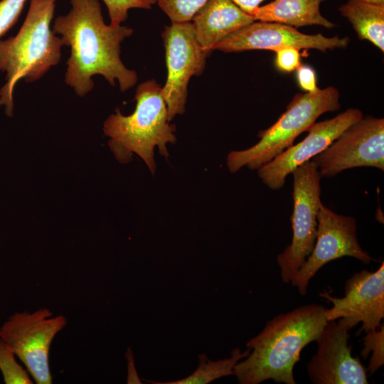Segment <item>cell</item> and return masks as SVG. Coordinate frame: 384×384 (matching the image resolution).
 <instances>
[{
	"instance_id": "cell-1",
	"label": "cell",
	"mask_w": 384,
	"mask_h": 384,
	"mask_svg": "<svg viewBox=\"0 0 384 384\" xmlns=\"http://www.w3.org/2000/svg\"><path fill=\"white\" fill-rule=\"evenodd\" d=\"M70 11L58 16L53 31L63 46L70 47L65 82L80 97L94 87L92 77L102 75L111 85L119 82L121 91L132 88L137 74L120 58L121 43L131 36L127 26L107 25L98 0H71Z\"/></svg>"
},
{
	"instance_id": "cell-2",
	"label": "cell",
	"mask_w": 384,
	"mask_h": 384,
	"mask_svg": "<svg viewBox=\"0 0 384 384\" xmlns=\"http://www.w3.org/2000/svg\"><path fill=\"white\" fill-rule=\"evenodd\" d=\"M322 305L311 304L277 315L260 334L250 339L249 355L239 361L233 375L240 384H258L267 380L297 384L293 370L302 350L316 341L327 323Z\"/></svg>"
},
{
	"instance_id": "cell-3",
	"label": "cell",
	"mask_w": 384,
	"mask_h": 384,
	"mask_svg": "<svg viewBox=\"0 0 384 384\" xmlns=\"http://www.w3.org/2000/svg\"><path fill=\"white\" fill-rule=\"evenodd\" d=\"M56 0H31L26 17L18 33L0 41V73L5 83L0 89V105L9 117L14 114V92L20 80L33 82L58 64L63 46L50 29Z\"/></svg>"
},
{
	"instance_id": "cell-4",
	"label": "cell",
	"mask_w": 384,
	"mask_h": 384,
	"mask_svg": "<svg viewBox=\"0 0 384 384\" xmlns=\"http://www.w3.org/2000/svg\"><path fill=\"white\" fill-rule=\"evenodd\" d=\"M134 99L133 113L124 116L117 110L105 122L103 131L110 138L109 146L119 162H129L136 154L154 174V149L158 147L161 155L169 156L166 146L176 142V127L169 123L162 87L154 79L139 84Z\"/></svg>"
},
{
	"instance_id": "cell-5",
	"label": "cell",
	"mask_w": 384,
	"mask_h": 384,
	"mask_svg": "<svg viewBox=\"0 0 384 384\" xmlns=\"http://www.w3.org/2000/svg\"><path fill=\"white\" fill-rule=\"evenodd\" d=\"M339 97L338 90L332 86L297 93L277 122L258 133L260 139L257 144L228 154L229 171L235 173L243 166L257 170L292 146L294 139L302 132H308L319 116L339 110Z\"/></svg>"
},
{
	"instance_id": "cell-6",
	"label": "cell",
	"mask_w": 384,
	"mask_h": 384,
	"mask_svg": "<svg viewBox=\"0 0 384 384\" xmlns=\"http://www.w3.org/2000/svg\"><path fill=\"white\" fill-rule=\"evenodd\" d=\"M293 175V231L291 243L277 256L283 282L289 283L311 252L316 237L317 213L321 201L320 176L316 164L307 161Z\"/></svg>"
},
{
	"instance_id": "cell-7",
	"label": "cell",
	"mask_w": 384,
	"mask_h": 384,
	"mask_svg": "<svg viewBox=\"0 0 384 384\" xmlns=\"http://www.w3.org/2000/svg\"><path fill=\"white\" fill-rule=\"evenodd\" d=\"M63 315L48 308L12 314L0 327V338L11 348L38 384H50L49 352L55 335L66 325Z\"/></svg>"
},
{
	"instance_id": "cell-8",
	"label": "cell",
	"mask_w": 384,
	"mask_h": 384,
	"mask_svg": "<svg viewBox=\"0 0 384 384\" xmlns=\"http://www.w3.org/2000/svg\"><path fill=\"white\" fill-rule=\"evenodd\" d=\"M311 160L321 178H331L355 167L384 171V119L363 117Z\"/></svg>"
},
{
	"instance_id": "cell-9",
	"label": "cell",
	"mask_w": 384,
	"mask_h": 384,
	"mask_svg": "<svg viewBox=\"0 0 384 384\" xmlns=\"http://www.w3.org/2000/svg\"><path fill=\"white\" fill-rule=\"evenodd\" d=\"M167 78L162 87L169 121L186 110L188 85L193 75H201L210 53L198 42L191 21L171 22L162 32Z\"/></svg>"
},
{
	"instance_id": "cell-10",
	"label": "cell",
	"mask_w": 384,
	"mask_h": 384,
	"mask_svg": "<svg viewBox=\"0 0 384 384\" xmlns=\"http://www.w3.org/2000/svg\"><path fill=\"white\" fill-rule=\"evenodd\" d=\"M316 219L314 248L289 282L302 296L306 294L310 280L329 262L346 256L354 257L365 265L375 260L358 242L353 217L336 213L321 203Z\"/></svg>"
},
{
	"instance_id": "cell-11",
	"label": "cell",
	"mask_w": 384,
	"mask_h": 384,
	"mask_svg": "<svg viewBox=\"0 0 384 384\" xmlns=\"http://www.w3.org/2000/svg\"><path fill=\"white\" fill-rule=\"evenodd\" d=\"M319 295L333 304L325 309L327 321L338 319L350 329L361 323L356 334L375 331L384 318V262L376 271L354 273L346 281L344 297H333L326 290Z\"/></svg>"
},
{
	"instance_id": "cell-12",
	"label": "cell",
	"mask_w": 384,
	"mask_h": 384,
	"mask_svg": "<svg viewBox=\"0 0 384 384\" xmlns=\"http://www.w3.org/2000/svg\"><path fill=\"white\" fill-rule=\"evenodd\" d=\"M348 37H326L321 33L305 34L295 27L277 22L253 21L218 43L213 50L225 53L250 50L276 52L285 48L316 49L322 52L346 48Z\"/></svg>"
},
{
	"instance_id": "cell-13",
	"label": "cell",
	"mask_w": 384,
	"mask_h": 384,
	"mask_svg": "<svg viewBox=\"0 0 384 384\" xmlns=\"http://www.w3.org/2000/svg\"><path fill=\"white\" fill-rule=\"evenodd\" d=\"M350 329L339 321H328L316 342V353L306 365L314 384H367V370L351 354Z\"/></svg>"
},
{
	"instance_id": "cell-14",
	"label": "cell",
	"mask_w": 384,
	"mask_h": 384,
	"mask_svg": "<svg viewBox=\"0 0 384 384\" xmlns=\"http://www.w3.org/2000/svg\"><path fill=\"white\" fill-rule=\"evenodd\" d=\"M363 117L357 108H348L337 116L314 123L307 136L296 145L283 151L257 169L262 183L272 190H279L287 176L298 166L324 151L346 129Z\"/></svg>"
},
{
	"instance_id": "cell-15",
	"label": "cell",
	"mask_w": 384,
	"mask_h": 384,
	"mask_svg": "<svg viewBox=\"0 0 384 384\" xmlns=\"http://www.w3.org/2000/svg\"><path fill=\"white\" fill-rule=\"evenodd\" d=\"M191 21L198 42L210 53L218 43L255 19L231 0H208Z\"/></svg>"
},
{
	"instance_id": "cell-16",
	"label": "cell",
	"mask_w": 384,
	"mask_h": 384,
	"mask_svg": "<svg viewBox=\"0 0 384 384\" xmlns=\"http://www.w3.org/2000/svg\"><path fill=\"white\" fill-rule=\"evenodd\" d=\"M324 1L274 0L259 6L252 16L255 21L277 22L293 27L318 25L331 28L336 25L320 12V5Z\"/></svg>"
},
{
	"instance_id": "cell-17",
	"label": "cell",
	"mask_w": 384,
	"mask_h": 384,
	"mask_svg": "<svg viewBox=\"0 0 384 384\" xmlns=\"http://www.w3.org/2000/svg\"><path fill=\"white\" fill-rule=\"evenodd\" d=\"M338 10L360 39L369 41L384 52V4L348 0Z\"/></svg>"
},
{
	"instance_id": "cell-18",
	"label": "cell",
	"mask_w": 384,
	"mask_h": 384,
	"mask_svg": "<svg viewBox=\"0 0 384 384\" xmlns=\"http://www.w3.org/2000/svg\"><path fill=\"white\" fill-rule=\"evenodd\" d=\"M250 349L242 352L239 347L235 348L227 358L211 361L205 353L198 355L199 363L194 372L186 378L170 382H155L153 384H207L222 377L233 375V369L238 362L246 358Z\"/></svg>"
},
{
	"instance_id": "cell-19",
	"label": "cell",
	"mask_w": 384,
	"mask_h": 384,
	"mask_svg": "<svg viewBox=\"0 0 384 384\" xmlns=\"http://www.w3.org/2000/svg\"><path fill=\"white\" fill-rule=\"evenodd\" d=\"M9 346L0 338V371L6 384H31L33 381L26 369L16 359Z\"/></svg>"
},
{
	"instance_id": "cell-20",
	"label": "cell",
	"mask_w": 384,
	"mask_h": 384,
	"mask_svg": "<svg viewBox=\"0 0 384 384\" xmlns=\"http://www.w3.org/2000/svg\"><path fill=\"white\" fill-rule=\"evenodd\" d=\"M208 0H157L161 9L171 22L191 21L196 12Z\"/></svg>"
},
{
	"instance_id": "cell-21",
	"label": "cell",
	"mask_w": 384,
	"mask_h": 384,
	"mask_svg": "<svg viewBox=\"0 0 384 384\" xmlns=\"http://www.w3.org/2000/svg\"><path fill=\"white\" fill-rule=\"evenodd\" d=\"M363 338V348L361 356L366 359L370 351H373L369 361L367 371L370 374L375 373L384 364V325L375 330L366 332Z\"/></svg>"
},
{
	"instance_id": "cell-22",
	"label": "cell",
	"mask_w": 384,
	"mask_h": 384,
	"mask_svg": "<svg viewBox=\"0 0 384 384\" xmlns=\"http://www.w3.org/2000/svg\"><path fill=\"white\" fill-rule=\"evenodd\" d=\"M108 9L110 24L119 26L126 21L131 9H150L151 5L146 0H102Z\"/></svg>"
},
{
	"instance_id": "cell-23",
	"label": "cell",
	"mask_w": 384,
	"mask_h": 384,
	"mask_svg": "<svg viewBox=\"0 0 384 384\" xmlns=\"http://www.w3.org/2000/svg\"><path fill=\"white\" fill-rule=\"evenodd\" d=\"M27 0L0 1V38L17 22Z\"/></svg>"
},
{
	"instance_id": "cell-24",
	"label": "cell",
	"mask_w": 384,
	"mask_h": 384,
	"mask_svg": "<svg viewBox=\"0 0 384 384\" xmlns=\"http://www.w3.org/2000/svg\"><path fill=\"white\" fill-rule=\"evenodd\" d=\"M275 64L278 70L291 73L301 65L299 50L295 48H285L276 51Z\"/></svg>"
},
{
	"instance_id": "cell-25",
	"label": "cell",
	"mask_w": 384,
	"mask_h": 384,
	"mask_svg": "<svg viewBox=\"0 0 384 384\" xmlns=\"http://www.w3.org/2000/svg\"><path fill=\"white\" fill-rule=\"evenodd\" d=\"M299 85L306 92H314L319 89L314 70L307 65H301L297 69Z\"/></svg>"
},
{
	"instance_id": "cell-26",
	"label": "cell",
	"mask_w": 384,
	"mask_h": 384,
	"mask_svg": "<svg viewBox=\"0 0 384 384\" xmlns=\"http://www.w3.org/2000/svg\"><path fill=\"white\" fill-rule=\"evenodd\" d=\"M126 358L127 359V383H142L140 378H139L135 366L134 359L132 350L128 348L126 353Z\"/></svg>"
},
{
	"instance_id": "cell-27",
	"label": "cell",
	"mask_w": 384,
	"mask_h": 384,
	"mask_svg": "<svg viewBox=\"0 0 384 384\" xmlns=\"http://www.w3.org/2000/svg\"><path fill=\"white\" fill-rule=\"evenodd\" d=\"M241 10L252 16L254 11L265 0H231Z\"/></svg>"
},
{
	"instance_id": "cell-28",
	"label": "cell",
	"mask_w": 384,
	"mask_h": 384,
	"mask_svg": "<svg viewBox=\"0 0 384 384\" xmlns=\"http://www.w3.org/2000/svg\"><path fill=\"white\" fill-rule=\"evenodd\" d=\"M369 3L373 4H384V0H361Z\"/></svg>"
},
{
	"instance_id": "cell-29",
	"label": "cell",
	"mask_w": 384,
	"mask_h": 384,
	"mask_svg": "<svg viewBox=\"0 0 384 384\" xmlns=\"http://www.w3.org/2000/svg\"><path fill=\"white\" fill-rule=\"evenodd\" d=\"M148 1L151 4H156L157 0H146Z\"/></svg>"
}]
</instances>
